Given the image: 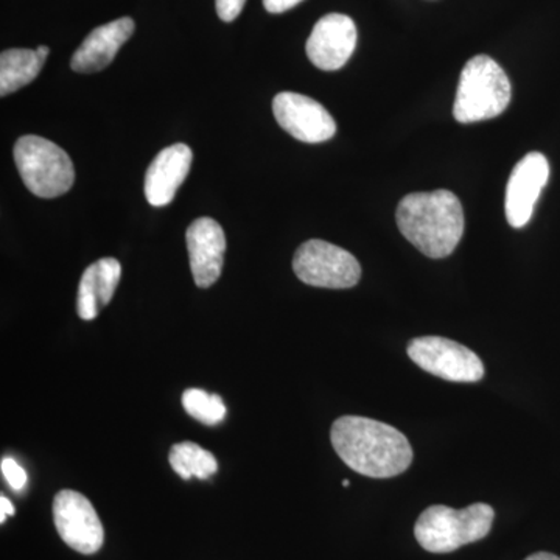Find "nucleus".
<instances>
[{"mask_svg": "<svg viewBox=\"0 0 560 560\" xmlns=\"http://www.w3.org/2000/svg\"><path fill=\"white\" fill-rule=\"evenodd\" d=\"M330 441L342 463L364 477H397L412 463L407 436L378 420L342 416L331 425Z\"/></svg>", "mask_w": 560, "mask_h": 560, "instance_id": "f257e3e1", "label": "nucleus"}, {"mask_svg": "<svg viewBox=\"0 0 560 560\" xmlns=\"http://www.w3.org/2000/svg\"><path fill=\"white\" fill-rule=\"evenodd\" d=\"M397 226L411 245L431 259L451 256L463 238V205L448 190L407 195L399 202Z\"/></svg>", "mask_w": 560, "mask_h": 560, "instance_id": "f03ea898", "label": "nucleus"}, {"mask_svg": "<svg viewBox=\"0 0 560 560\" xmlns=\"http://www.w3.org/2000/svg\"><path fill=\"white\" fill-rule=\"evenodd\" d=\"M493 518L495 511L486 503L470 504L466 510L436 504L420 514L415 526L416 540L425 551L445 555L485 539Z\"/></svg>", "mask_w": 560, "mask_h": 560, "instance_id": "7ed1b4c3", "label": "nucleus"}, {"mask_svg": "<svg viewBox=\"0 0 560 560\" xmlns=\"http://www.w3.org/2000/svg\"><path fill=\"white\" fill-rule=\"evenodd\" d=\"M511 81L499 62L478 55L460 72L453 116L459 124L495 119L511 102Z\"/></svg>", "mask_w": 560, "mask_h": 560, "instance_id": "20e7f679", "label": "nucleus"}, {"mask_svg": "<svg viewBox=\"0 0 560 560\" xmlns=\"http://www.w3.org/2000/svg\"><path fill=\"white\" fill-rule=\"evenodd\" d=\"M14 161L25 186L36 197L50 200L72 189L75 180L72 161L49 139L24 136L14 145Z\"/></svg>", "mask_w": 560, "mask_h": 560, "instance_id": "39448f33", "label": "nucleus"}, {"mask_svg": "<svg viewBox=\"0 0 560 560\" xmlns=\"http://www.w3.org/2000/svg\"><path fill=\"white\" fill-rule=\"evenodd\" d=\"M293 270L302 282L318 289H352L361 278L359 260L324 241L302 243L294 254Z\"/></svg>", "mask_w": 560, "mask_h": 560, "instance_id": "423d86ee", "label": "nucleus"}, {"mask_svg": "<svg viewBox=\"0 0 560 560\" xmlns=\"http://www.w3.org/2000/svg\"><path fill=\"white\" fill-rule=\"evenodd\" d=\"M408 357L431 375L442 381L477 383L485 377V364L480 357L459 345L442 337L415 338L408 345Z\"/></svg>", "mask_w": 560, "mask_h": 560, "instance_id": "0eeeda50", "label": "nucleus"}, {"mask_svg": "<svg viewBox=\"0 0 560 560\" xmlns=\"http://www.w3.org/2000/svg\"><path fill=\"white\" fill-rule=\"evenodd\" d=\"M54 522L65 544L81 555H95L103 547L105 530L97 511L83 493L65 489L55 495Z\"/></svg>", "mask_w": 560, "mask_h": 560, "instance_id": "6e6552de", "label": "nucleus"}, {"mask_svg": "<svg viewBox=\"0 0 560 560\" xmlns=\"http://www.w3.org/2000/svg\"><path fill=\"white\" fill-rule=\"evenodd\" d=\"M272 113L280 128L301 142H326L337 132L329 110L307 95L280 92L272 101Z\"/></svg>", "mask_w": 560, "mask_h": 560, "instance_id": "1a4fd4ad", "label": "nucleus"}, {"mask_svg": "<svg viewBox=\"0 0 560 560\" xmlns=\"http://www.w3.org/2000/svg\"><path fill=\"white\" fill-rule=\"evenodd\" d=\"M550 179V164L539 151L526 154L517 162L506 187V219L512 228L526 226L533 217L541 190Z\"/></svg>", "mask_w": 560, "mask_h": 560, "instance_id": "9d476101", "label": "nucleus"}, {"mask_svg": "<svg viewBox=\"0 0 560 560\" xmlns=\"http://www.w3.org/2000/svg\"><path fill=\"white\" fill-rule=\"evenodd\" d=\"M357 39L355 22L346 14L331 13L316 22L305 50L316 68L334 72L350 60Z\"/></svg>", "mask_w": 560, "mask_h": 560, "instance_id": "9b49d317", "label": "nucleus"}, {"mask_svg": "<svg viewBox=\"0 0 560 560\" xmlns=\"http://www.w3.org/2000/svg\"><path fill=\"white\" fill-rule=\"evenodd\" d=\"M190 270L200 289H209L220 279L226 253L223 228L209 217L195 220L186 232Z\"/></svg>", "mask_w": 560, "mask_h": 560, "instance_id": "f8f14e48", "label": "nucleus"}, {"mask_svg": "<svg viewBox=\"0 0 560 560\" xmlns=\"http://www.w3.org/2000/svg\"><path fill=\"white\" fill-rule=\"evenodd\" d=\"M194 153L186 143L167 147L154 158L145 175V197L154 208L171 205L189 175Z\"/></svg>", "mask_w": 560, "mask_h": 560, "instance_id": "ddd939ff", "label": "nucleus"}, {"mask_svg": "<svg viewBox=\"0 0 560 560\" xmlns=\"http://www.w3.org/2000/svg\"><path fill=\"white\" fill-rule=\"evenodd\" d=\"M135 33V21L120 18L92 31L73 54L70 68L79 73H94L108 68L120 47Z\"/></svg>", "mask_w": 560, "mask_h": 560, "instance_id": "4468645a", "label": "nucleus"}, {"mask_svg": "<svg viewBox=\"0 0 560 560\" xmlns=\"http://www.w3.org/2000/svg\"><path fill=\"white\" fill-rule=\"evenodd\" d=\"M121 265L113 257L92 264L80 280L77 311L83 320L97 318L103 307L109 304L119 287Z\"/></svg>", "mask_w": 560, "mask_h": 560, "instance_id": "2eb2a0df", "label": "nucleus"}, {"mask_svg": "<svg viewBox=\"0 0 560 560\" xmlns=\"http://www.w3.org/2000/svg\"><path fill=\"white\" fill-rule=\"evenodd\" d=\"M46 58L31 49L3 50L0 55V95L7 97L39 75Z\"/></svg>", "mask_w": 560, "mask_h": 560, "instance_id": "dca6fc26", "label": "nucleus"}, {"mask_svg": "<svg viewBox=\"0 0 560 560\" xmlns=\"http://www.w3.org/2000/svg\"><path fill=\"white\" fill-rule=\"evenodd\" d=\"M168 460L172 469L183 480H190V478L208 480L219 471V460L215 456L195 442L187 441L173 445Z\"/></svg>", "mask_w": 560, "mask_h": 560, "instance_id": "f3484780", "label": "nucleus"}, {"mask_svg": "<svg viewBox=\"0 0 560 560\" xmlns=\"http://www.w3.org/2000/svg\"><path fill=\"white\" fill-rule=\"evenodd\" d=\"M183 407L187 415L205 425H217L226 418V405L217 394L208 390L190 388L184 390Z\"/></svg>", "mask_w": 560, "mask_h": 560, "instance_id": "a211bd4d", "label": "nucleus"}, {"mask_svg": "<svg viewBox=\"0 0 560 560\" xmlns=\"http://www.w3.org/2000/svg\"><path fill=\"white\" fill-rule=\"evenodd\" d=\"M0 469H2L3 478L9 481L11 489L20 492V490L27 486V474H25V470L22 469V466H20L16 460L3 458L2 463H0Z\"/></svg>", "mask_w": 560, "mask_h": 560, "instance_id": "6ab92c4d", "label": "nucleus"}, {"mask_svg": "<svg viewBox=\"0 0 560 560\" xmlns=\"http://www.w3.org/2000/svg\"><path fill=\"white\" fill-rule=\"evenodd\" d=\"M245 3L246 0H217V13H219L221 21H235L238 14L242 13Z\"/></svg>", "mask_w": 560, "mask_h": 560, "instance_id": "aec40b11", "label": "nucleus"}, {"mask_svg": "<svg viewBox=\"0 0 560 560\" xmlns=\"http://www.w3.org/2000/svg\"><path fill=\"white\" fill-rule=\"evenodd\" d=\"M302 0H264V5L270 13H285L294 7L300 5Z\"/></svg>", "mask_w": 560, "mask_h": 560, "instance_id": "412c9836", "label": "nucleus"}, {"mask_svg": "<svg viewBox=\"0 0 560 560\" xmlns=\"http://www.w3.org/2000/svg\"><path fill=\"white\" fill-rule=\"evenodd\" d=\"M0 522L5 523L7 517H10V515H14V506L11 504V501L9 499H5V497H0Z\"/></svg>", "mask_w": 560, "mask_h": 560, "instance_id": "4be33fe9", "label": "nucleus"}, {"mask_svg": "<svg viewBox=\"0 0 560 560\" xmlns=\"http://www.w3.org/2000/svg\"><path fill=\"white\" fill-rule=\"evenodd\" d=\"M525 560H560L559 556L551 555V552H536V555H530L529 558Z\"/></svg>", "mask_w": 560, "mask_h": 560, "instance_id": "5701e85b", "label": "nucleus"}, {"mask_svg": "<svg viewBox=\"0 0 560 560\" xmlns=\"http://www.w3.org/2000/svg\"><path fill=\"white\" fill-rule=\"evenodd\" d=\"M36 51H38V54L40 55V57L43 58H47L49 57V47H46V46H39L38 49H36Z\"/></svg>", "mask_w": 560, "mask_h": 560, "instance_id": "b1692460", "label": "nucleus"}, {"mask_svg": "<svg viewBox=\"0 0 560 560\" xmlns=\"http://www.w3.org/2000/svg\"><path fill=\"white\" fill-rule=\"evenodd\" d=\"M342 486H345V488H349L350 481L349 480L342 481Z\"/></svg>", "mask_w": 560, "mask_h": 560, "instance_id": "393cba45", "label": "nucleus"}]
</instances>
